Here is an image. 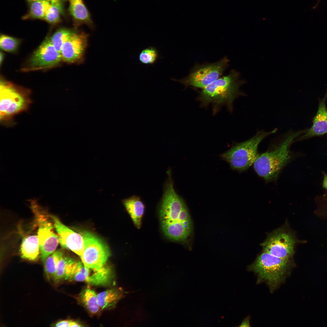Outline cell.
Listing matches in <instances>:
<instances>
[{
	"label": "cell",
	"mask_w": 327,
	"mask_h": 327,
	"mask_svg": "<svg viewBox=\"0 0 327 327\" xmlns=\"http://www.w3.org/2000/svg\"><path fill=\"white\" fill-rule=\"evenodd\" d=\"M19 39L2 35L0 38V47L2 50L9 52L16 51L20 44Z\"/></svg>",
	"instance_id": "obj_28"
},
{
	"label": "cell",
	"mask_w": 327,
	"mask_h": 327,
	"mask_svg": "<svg viewBox=\"0 0 327 327\" xmlns=\"http://www.w3.org/2000/svg\"><path fill=\"white\" fill-rule=\"evenodd\" d=\"M87 35L83 33H75L63 45L61 53L62 61L75 62L83 56L87 44Z\"/></svg>",
	"instance_id": "obj_13"
},
{
	"label": "cell",
	"mask_w": 327,
	"mask_h": 327,
	"mask_svg": "<svg viewBox=\"0 0 327 327\" xmlns=\"http://www.w3.org/2000/svg\"><path fill=\"white\" fill-rule=\"evenodd\" d=\"M243 83L239 79L238 73L232 70L228 75L219 78L203 88L199 99L204 104H225L231 109L234 100L244 95L239 90Z\"/></svg>",
	"instance_id": "obj_5"
},
{
	"label": "cell",
	"mask_w": 327,
	"mask_h": 327,
	"mask_svg": "<svg viewBox=\"0 0 327 327\" xmlns=\"http://www.w3.org/2000/svg\"><path fill=\"white\" fill-rule=\"evenodd\" d=\"M0 64H1L2 63L3 60V58H4V55L1 52H0Z\"/></svg>",
	"instance_id": "obj_34"
},
{
	"label": "cell",
	"mask_w": 327,
	"mask_h": 327,
	"mask_svg": "<svg viewBox=\"0 0 327 327\" xmlns=\"http://www.w3.org/2000/svg\"><path fill=\"white\" fill-rule=\"evenodd\" d=\"M84 242L83 252L80 256L86 267L94 270L106 264L110 253L107 245L98 237L88 231L83 232Z\"/></svg>",
	"instance_id": "obj_8"
},
{
	"label": "cell",
	"mask_w": 327,
	"mask_h": 327,
	"mask_svg": "<svg viewBox=\"0 0 327 327\" xmlns=\"http://www.w3.org/2000/svg\"><path fill=\"white\" fill-rule=\"evenodd\" d=\"M76 261L72 258L64 255L59 260L53 277L54 280L68 279L74 263Z\"/></svg>",
	"instance_id": "obj_20"
},
{
	"label": "cell",
	"mask_w": 327,
	"mask_h": 327,
	"mask_svg": "<svg viewBox=\"0 0 327 327\" xmlns=\"http://www.w3.org/2000/svg\"><path fill=\"white\" fill-rule=\"evenodd\" d=\"M90 269L84 266L82 263L76 261L68 279L79 282H86L90 275Z\"/></svg>",
	"instance_id": "obj_26"
},
{
	"label": "cell",
	"mask_w": 327,
	"mask_h": 327,
	"mask_svg": "<svg viewBox=\"0 0 327 327\" xmlns=\"http://www.w3.org/2000/svg\"><path fill=\"white\" fill-rule=\"evenodd\" d=\"M30 2L29 11L23 17V19H44L51 2L47 0H36Z\"/></svg>",
	"instance_id": "obj_19"
},
{
	"label": "cell",
	"mask_w": 327,
	"mask_h": 327,
	"mask_svg": "<svg viewBox=\"0 0 327 327\" xmlns=\"http://www.w3.org/2000/svg\"><path fill=\"white\" fill-rule=\"evenodd\" d=\"M58 234L59 243L64 248L69 249L80 256L84 249V242L81 234L74 232L63 224L55 216L49 215Z\"/></svg>",
	"instance_id": "obj_12"
},
{
	"label": "cell",
	"mask_w": 327,
	"mask_h": 327,
	"mask_svg": "<svg viewBox=\"0 0 327 327\" xmlns=\"http://www.w3.org/2000/svg\"><path fill=\"white\" fill-rule=\"evenodd\" d=\"M34 211L38 226V237L40 251L41 260L44 263L47 258L53 253L59 243L58 236L53 231V225L36 203H32Z\"/></svg>",
	"instance_id": "obj_10"
},
{
	"label": "cell",
	"mask_w": 327,
	"mask_h": 327,
	"mask_svg": "<svg viewBox=\"0 0 327 327\" xmlns=\"http://www.w3.org/2000/svg\"><path fill=\"white\" fill-rule=\"evenodd\" d=\"M291 262V259L278 257L263 251L248 269L257 274L258 282H266L272 291L284 281L290 269Z\"/></svg>",
	"instance_id": "obj_4"
},
{
	"label": "cell",
	"mask_w": 327,
	"mask_h": 327,
	"mask_svg": "<svg viewBox=\"0 0 327 327\" xmlns=\"http://www.w3.org/2000/svg\"><path fill=\"white\" fill-rule=\"evenodd\" d=\"M121 296V292L115 289H108L98 293L97 297L100 308L103 309L114 305Z\"/></svg>",
	"instance_id": "obj_21"
},
{
	"label": "cell",
	"mask_w": 327,
	"mask_h": 327,
	"mask_svg": "<svg viewBox=\"0 0 327 327\" xmlns=\"http://www.w3.org/2000/svg\"><path fill=\"white\" fill-rule=\"evenodd\" d=\"M72 321L70 320H64L59 321L56 323L55 326L61 327H71Z\"/></svg>",
	"instance_id": "obj_29"
},
{
	"label": "cell",
	"mask_w": 327,
	"mask_h": 327,
	"mask_svg": "<svg viewBox=\"0 0 327 327\" xmlns=\"http://www.w3.org/2000/svg\"><path fill=\"white\" fill-rule=\"evenodd\" d=\"M276 131V129L269 131H257L252 137L236 144L220 156L229 164L232 169L240 172L244 171L254 164L259 156L258 148L260 143Z\"/></svg>",
	"instance_id": "obj_6"
},
{
	"label": "cell",
	"mask_w": 327,
	"mask_h": 327,
	"mask_svg": "<svg viewBox=\"0 0 327 327\" xmlns=\"http://www.w3.org/2000/svg\"><path fill=\"white\" fill-rule=\"evenodd\" d=\"M70 14L78 26L82 24H90L92 21L89 12L83 0H68Z\"/></svg>",
	"instance_id": "obj_16"
},
{
	"label": "cell",
	"mask_w": 327,
	"mask_h": 327,
	"mask_svg": "<svg viewBox=\"0 0 327 327\" xmlns=\"http://www.w3.org/2000/svg\"><path fill=\"white\" fill-rule=\"evenodd\" d=\"M229 61L225 57L215 63L196 67L187 76L181 79L172 80L186 87L203 89L219 78L228 66Z\"/></svg>",
	"instance_id": "obj_9"
},
{
	"label": "cell",
	"mask_w": 327,
	"mask_h": 327,
	"mask_svg": "<svg viewBox=\"0 0 327 327\" xmlns=\"http://www.w3.org/2000/svg\"><path fill=\"white\" fill-rule=\"evenodd\" d=\"M64 255L61 250H58L48 257L43 263L44 270L48 278H53L58 262Z\"/></svg>",
	"instance_id": "obj_24"
},
{
	"label": "cell",
	"mask_w": 327,
	"mask_h": 327,
	"mask_svg": "<svg viewBox=\"0 0 327 327\" xmlns=\"http://www.w3.org/2000/svg\"><path fill=\"white\" fill-rule=\"evenodd\" d=\"M63 12V3L51 2L44 19L51 24L57 23L60 21Z\"/></svg>",
	"instance_id": "obj_25"
},
{
	"label": "cell",
	"mask_w": 327,
	"mask_h": 327,
	"mask_svg": "<svg viewBox=\"0 0 327 327\" xmlns=\"http://www.w3.org/2000/svg\"><path fill=\"white\" fill-rule=\"evenodd\" d=\"M29 2H31L36 0H27ZM50 1L51 2H59L63 3L66 0H47Z\"/></svg>",
	"instance_id": "obj_33"
},
{
	"label": "cell",
	"mask_w": 327,
	"mask_h": 327,
	"mask_svg": "<svg viewBox=\"0 0 327 327\" xmlns=\"http://www.w3.org/2000/svg\"><path fill=\"white\" fill-rule=\"evenodd\" d=\"M40 246L37 236H29L23 240L20 248L21 256L31 261L36 260L39 254Z\"/></svg>",
	"instance_id": "obj_17"
},
{
	"label": "cell",
	"mask_w": 327,
	"mask_h": 327,
	"mask_svg": "<svg viewBox=\"0 0 327 327\" xmlns=\"http://www.w3.org/2000/svg\"><path fill=\"white\" fill-rule=\"evenodd\" d=\"M97 295L94 290L87 288L84 290L81 295L83 302L91 313L97 312L100 307L97 300Z\"/></svg>",
	"instance_id": "obj_23"
},
{
	"label": "cell",
	"mask_w": 327,
	"mask_h": 327,
	"mask_svg": "<svg viewBox=\"0 0 327 327\" xmlns=\"http://www.w3.org/2000/svg\"><path fill=\"white\" fill-rule=\"evenodd\" d=\"M113 277L111 267L106 264L101 268L94 270L90 275L86 282L95 286H106L110 284Z\"/></svg>",
	"instance_id": "obj_18"
},
{
	"label": "cell",
	"mask_w": 327,
	"mask_h": 327,
	"mask_svg": "<svg viewBox=\"0 0 327 327\" xmlns=\"http://www.w3.org/2000/svg\"><path fill=\"white\" fill-rule=\"evenodd\" d=\"M61 61V54L55 49L50 38H47L33 54L24 70L32 71L52 68Z\"/></svg>",
	"instance_id": "obj_11"
},
{
	"label": "cell",
	"mask_w": 327,
	"mask_h": 327,
	"mask_svg": "<svg viewBox=\"0 0 327 327\" xmlns=\"http://www.w3.org/2000/svg\"><path fill=\"white\" fill-rule=\"evenodd\" d=\"M159 210L161 228L165 236L172 240L184 241L190 235L192 222L186 206L175 192L170 170Z\"/></svg>",
	"instance_id": "obj_1"
},
{
	"label": "cell",
	"mask_w": 327,
	"mask_h": 327,
	"mask_svg": "<svg viewBox=\"0 0 327 327\" xmlns=\"http://www.w3.org/2000/svg\"><path fill=\"white\" fill-rule=\"evenodd\" d=\"M123 203L133 222L138 229L140 228L145 206L140 198L134 196L124 200Z\"/></svg>",
	"instance_id": "obj_15"
},
{
	"label": "cell",
	"mask_w": 327,
	"mask_h": 327,
	"mask_svg": "<svg viewBox=\"0 0 327 327\" xmlns=\"http://www.w3.org/2000/svg\"><path fill=\"white\" fill-rule=\"evenodd\" d=\"M323 179L322 182V187L324 189L327 190V173H323Z\"/></svg>",
	"instance_id": "obj_30"
},
{
	"label": "cell",
	"mask_w": 327,
	"mask_h": 327,
	"mask_svg": "<svg viewBox=\"0 0 327 327\" xmlns=\"http://www.w3.org/2000/svg\"><path fill=\"white\" fill-rule=\"evenodd\" d=\"M327 97V90L324 98L319 101L318 110L313 119L312 126L296 140L322 135L327 132V109L325 104Z\"/></svg>",
	"instance_id": "obj_14"
},
{
	"label": "cell",
	"mask_w": 327,
	"mask_h": 327,
	"mask_svg": "<svg viewBox=\"0 0 327 327\" xmlns=\"http://www.w3.org/2000/svg\"><path fill=\"white\" fill-rule=\"evenodd\" d=\"M83 326L80 324L75 321H73L72 322L71 327H81Z\"/></svg>",
	"instance_id": "obj_32"
},
{
	"label": "cell",
	"mask_w": 327,
	"mask_h": 327,
	"mask_svg": "<svg viewBox=\"0 0 327 327\" xmlns=\"http://www.w3.org/2000/svg\"><path fill=\"white\" fill-rule=\"evenodd\" d=\"M75 32L72 30L65 28L60 29L55 32L50 38L51 41L55 49L61 53L64 44Z\"/></svg>",
	"instance_id": "obj_22"
},
{
	"label": "cell",
	"mask_w": 327,
	"mask_h": 327,
	"mask_svg": "<svg viewBox=\"0 0 327 327\" xmlns=\"http://www.w3.org/2000/svg\"><path fill=\"white\" fill-rule=\"evenodd\" d=\"M28 89L2 80L0 83V121L6 126L15 125L14 117L27 111L32 103Z\"/></svg>",
	"instance_id": "obj_3"
},
{
	"label": "cell",
	"mask_w": 327,
	"mask_h": 327,
	"mask_svg": "<svg viewBox=\"0 0 327 327\" xmlns=\"http://www.w3.org/2000/svg\"><path fill=\"white\" fill-rule=\"evenodd\" d=\"M296 243L295 235L285 226L269 233L261 245L263 251L278 257L291 259Z\"/></svg>",
	"instance_id": "obj_7"
},
{
	"label": "cell",
	"mask_w": 327,
	"mask_h": 327,
	"mask_svg": "<svg viewBox=\"0 0 327 327\" xmlns=\"http://www.w3.org/2000/svg\"><path fill=\"white\" fill-rule=\"evenodd\" d=\"M305 131L289 133L272 150L259 155L253 164L258 175L267 181L276 179L281 170L292 158L289 149L291 144Z\"/></svg>",
	"instance_id": "obj_2"
},
{
	"label": "cell",
	"mask_w": 327,
	"mask_h": 327,
	"mask_svg": "<svg viewBox=\"0 0 327 327\" xmlns=\"http://www.w3.org/2000/svg\"><path fill=\"white\" fill-rule=\"evenodd\" d=\"M158 56L156 49L153 47H149L141 51L139 56V60L141 63L152 64L156 62Z\"/></svg>",
	"instance_id": "obj_27"
},
{
	"label": "cell",
	"mask_w": 327,
	"mask_h": 327,
	"mask_svg": "<svg viewBox=\"0 0 327 327\" xmlns=\"http://www.w3.org/2000/svg\"><path fill=\"white\" fill-rule=\"evenodd\" d=\"M250 326L249 320V317L245 319L242 322L239 327H249Z\"/></svg>",
	"instance_id": "obj_31"
}]
</instances>
